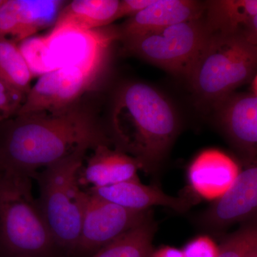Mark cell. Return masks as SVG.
<instances>
[{
    "label": "cell",
    "mask_w": 257,
    "mask_h": 257,
    "mask_svg": "<svg viewBox=\"0 0 257 257\" xmlns=\"http://www.w3.org/2000/svg\"><path fill=\"white\" fill-rule=\"evenodd\" d=\"M111 143L91 111L76 104L53 112L15 114L0 122V172L35 179L66 157Z\"/></svg>",
    "instance_id": "1"
},
{
    "label": "cell",
    "mask_w": 257,
    "mask_h": 257,
    "mask_svg": "<svg viewBox=\"0 0 257 257\" xmlns=\"http://www.w3.org/2000/svg\"><path fill=\"white\" fill-rule=\"evenodd\" d=\"M179 128L175 106L150 84L126 83L115 94L109 138L115 148L133 157L149 175L160 172Z\"/></svg>",
    "instance_id": "2"
},
{
    "label": "cell",
    "mask_w": 257,
    "mask_h": 257,
    "mask_svg": "<svg viewBox=\"0 0 257 257\" xmlns=\"http://www.w3.org/2000/svg\"><path fill=\"white\" fill-rule=\"evenodd\" d=\"M32 179L0 172V257H55L60 252L32 194Z\"/></svg>",
    "instance_id": "3"
},
{
    "label": "cell",
    "mask_w": 257,
    "mask_h": 257,
    "mask_svg": "<svg viewBox=\"0 0 257 257\" xmlns=\"http://www.w3.org/2000/svg\"><path fill=\"white\" fill-rule=\"evenodd\" d=\"M257 72V45L241 32L211 33L188 81L198 99L214 106Z\"/></svg>",
    "instance_id": "4"
},
{
    "label": "cell",
    "mask_w": 257,
    "mask_h": 257,
    "mask_svg": "<svg viewBox=\"0 0 257 257\" xmlns=\"http://www.w3.org/2000/svg\"><path fill=\"white\" fill-rule=\"evenodd\" d=\"M87 152H79L42 169L35 179L40 210L59 251L74 254L82 226L84 191L79 172Z\"/></svg>",
    "instance_id": "5"
},
{
    "label": "cell",
    "mask_w": 257,
    "mask_h": 257,
    "mask_svg": "<svg viewBox=\"0 0 257 257\" xmlns=\"http://www.w3.org/2000/svg\"><path fill=\"white\" fill-rule=\"evenodd\" d=\"M211 35L203 17L122 41L132 55L188 79Z\"/></svg>",
    "instance_id": "6"
},
{
    "label": "cell",
    "mask_w": 257,
    "mask_h": 257,
    "mask_svg": "<svg viewBox=\"0 0 257 257\" xmlns=\"http://www.w3.org/2000/svg\"><path fill=\"white\" fill-rule=\"evenodd\" d=\"M84 191L82 226L74 255L92 256L153 216L151 209L132 210L106 200L87 189Z\"/></svg>",
    "instance_id": "7"
},
{
    "label": "cell",
    "mask_w": 257,
    "mask_h": 257,
    "mask_svg": "<svg viewBox=\"0 0 257 257\" xmlns=\"http://www.w3.org/2000/svg\"><path fill=\"white\" fill-rule=\"evenodd\" d=\"M102 71L66 66L40 77L16 114L57 111L76 104L92 87Z\"/></svg>",
    "instance_id": "8"
},
{
    "label": "cell",
    "mask_w": 257,
    "mask_h": 257,
    "mask_svg": "<svg viewBox=\"0 0 257 257\" xmlns=\"http://www.w3.org/2000/svg\"><path fill=\"white\" fill-rule=\"evenodd\" d=\"M239 165L231 188L194 218L200 229L217 235L232 225L257 218V160Z\"/></svg>",
    "instance_id": "9"
},
{
    "label": "cell",
    "mask_w": 257,
    "mask_h": 257,
    "mask_svg": "<svg viewBox=\"0 0 257 257\" xmlns=\"http://www.w3.org/2000/svg\"><path fill=\"white\" fill-rule=\"evenodd\" d=\"M45 37L53 70L78 65L103 71L111 44L119 38V34L114 29L101 28L85 32H50Z\"/></svg>",
    "instance_id": "10"
},
{
    "label": "cell",
    "mask_w": 257,
    "mask_h": 257,
    "mask_svg": "<svg viewBox=\"0 0 257 257\" xmlns=\"http://www.w3.org/2000/svg\"><path fill=\"white\" fill-rule=\"evenodd\" d=\"M218 126L239 154V163L257 160V95L232 94L214 106Z\"/></svg>",
    "instance_id": "11"
},
{
    "label": "cell",
    "mask_w": 257,
    "mask_h": 257,
    "mask_svg": "<svg viewBox=\"0 0 257 257\" xmlns=\"http://www.w3.org/2000/svg\"><path fill=\"white\" fill-rule=\"evenodd\" d=\"M205 8L206 3L194 0H155L121 25L118 30L119 38L124 40L202 18Z\"/></svg>",
    "instance_id": "12"
},
{
    "label": "cell",
    "mask_w": 257,
    "mask_h": 257,
    "mask_svg": "<svg viewBox=\"0 0 257 257\" xmlns=\"http://www.w3.org/2000/svg\"><path fill=\"white\" fill-rule=\"evenodd\" d=\"M240 170L239 164L226 154L219 150H206L189 166V186L198 197L215 201L231 188Z\"/></svg>",
    "instance_id": "13"
},
{
    "label": "cell",
    "mask_w": 257,
    "mask_h": 257,
    "mask_svg": "<svg viewBox=\"0 0 257 257\" xmlns=\"http://www.w3.org/2000/svg\"><path fill=\"white\" fill-rule=\"evenodd\" d=\"M86 189L106 200L135 211L150 210L152 207L162 206L177 212L184 213L195 204L194 197L169 195L157 186L145 185L140 179L100 188Z\"/></svg>",
    "instance_id": "14"
},
{
    "label": "cell",
    "mask_w": 257,
    "mask_h": 257,
    "mask_svg": "<svg viewBox=\"0 0 257 257\" xmlns=\"http://www.w3.org/2000/svg\"><path fill=\"white\" fill-rule=\"evenodd\" d=\"M110 145H100L92 150L79 172L82 189L100 188L139 179L140 165L133 157Z\"/></svg>",
    "instance_id": "15"
},
{
    "label": "cell",
    "mask_w": 257,
    "mask_h": 257,
    "mask_svg": "<svg viewBox=\"0 0 257 257\" xmlns=\"http://www.w3.org/2000/svg\"><path fill=\"white\" fill-rule=\"evenodd\" d=\"M118 0H74L66 4L51 32L92 31L117 20Z\"/></svg>",
    "instance_id": "16"
},
{
    "label": "cell",
    "mask_w": 257,
    "mask_h": 257,
    "mask_svg": "<svg viewBox=\"0 0 257 257\" xmlns=\"http://www.w3.org/2000/svg\"><path fill=\"white\" fill-rule=\"evenodd\" d=\"M257 15V0L206 2L204 19L211 33L242 32Z\"/></svg>",
    "instance_id": "17"
},
{
    "label": "cell",
    "mask_w": 257,
    "mask_h": 257,
    "mask_svg": "<svg viewBox=\"0 0 257 257\" xmlns=\"http://www.w3.org/2000/svg\"><path fill=\"white\" fill-rule=\"evenodd\" d=\"M60 0H18V29L13 41L23 42L54 26L66 5Z\"/></svg>",
    "instance_id": "18"
},
{
    "label": "cell",
    "mask_w": 257,
    "mask_h": 257,
    "mask_svg": "<svg viewBox=\"0 0 257 257\" xmlns=\"http://www.w3.org/2000/svg\"><path fill=\"white\" fill-rule=\"evenodd\" d=\"M156 231L152 216L89 257H151Z\"/></svg>",
    "instance_id": "19"
},
{
    "label": "cell",
    "mask_w": 257,
    "mask_h": 257,
    "mask_svg": "<svg viewBox=\"0 0 257 257\" xmlns=\"http://www.w3.org/2000/svg\"><path fill=\"white\" fill-rule=\"evenodd\" d=\"M33 77L20 46L10 39H0V81L28 95Z\"/></svg>",
    "instance_id": "20"
},
{
    "label": "cell",
    "mask_w": 257,
    "mask_h": 257,
    "mask_svg": "<svg viewBox=\"0 0 257 257\" xmlns=\"http://www.w3.org/2000/svg\"><path fill=\"white\" fill-rule=\"evenodd\" d=\"M257 253V218L241 224L225 236L219 245L217 257H252Z\"/></svg>",
    "instance_id": "21"
},
{
    "label": "cell",
    "mask_w": 257,
    "mask_h": 257,
    "mask_svg": "<svg viewBox=\"0 0 257 257\" xmlns=\"http://www.w3.org/2000/svg\"><path fill=\"white\" fill-rule=\"evenodd\" d=\"M20 50L28 62L34 77L53 71L47 53L45 36L31 37L22 42Z\"/></svg>",
    "instance_id": "22"
},
{
    "label": "cell",
    "mask_w": 257,
    "mask_h": 257,
    "mask_svg": "<svg viewBox=\"0 0 257 257\" xmlns=\"http://www.w3.org/2000/svg\"><path fill=\"white\" fill-rule=\"evenodd\" d=\"M27 95L0 81V116H15L23 105Z\"/></svg>",
    "instance_id": "23"
},
{
    "label": "cell",
    "mask_w": 257,
    "mask_h": 257,
    "mask_svg": "<svg viewBox=\"0 0 257 257\" xmlns=\"http://www.w3.org/2000/svg\"><path fill=\"white\" fill-rule=\"evenodd\" d=\"M184 257H217L219 245L208 236H199L189 241L182 249Z\"/></svg>",
    "instance_id": "24"
},
{
    "label": "cell",
    "mask_w": 257,
    "mask_h": 257,
    "mask_svg": "<svg viewBox=\"0 0 257 257\" xmlns=\"http://www.w3.org/2000/svg\"><path fill=\"white\" fill-rule=\"evenodd\" d=\"M155 0H123L120 1L116 19L135 16L146 9Z\"/></svg>",
    "instance_id": "25"
},
{
    "label": "cell",
    "mask_w": 257,
    "mask_h": 257,
    "mask_svg": "<svg viewBox=\"0 0 257 257\" xmlns=\"http://www.w3.org/2000/svg\"><path fill=\"white\" fill-rule=\"evenodd\" d=\"M151 257H184V254L179 248L165 246L154 249Z\"/></svg>",
    "instance_id": "26"
},
{
    "label": "cell",
    "mask_w": 257,
    "mask_h": 257,
    "mask_svg": "<svg viewBox=\"0 0 257 257\" xmlns=\"http://www.w3.org/2000/svg\"><path fill=\"white\" fill-rule=\"evenodd\" d=\"M248 40L257 45V15L241 32Z\"/></svg>",
    "instance_id": "27"
},
{
    "label": "cell",
    "mask_w": 257,
    "mask_h": 257,
    "mask_svg": "<svg viewBox=\"0 0 257 257\" xmlns=\"http://www.w3.org/2000/svg\"><path fill=\"white\" fill-rule=\"evenodd\" d=\"M252 89L253 94L257 95V74L255 75L254 78L253 79Z\"/></svg>",
    "instance_id": "28"
},
{
    "label": "cell",
    "mask_w": 257,
    "mask_h": 257,
    "mask_svg": "<svg viewBox=\"0 0 257 257\" xmlns=\"http://www.w3.org/2000/svg\"><path fill=\"white\" fill-rule=\"evenodd\" d=\"M5 0H0V6L4 3Z\"/></svg>",
    "instance_id": "29"
},
{
    "label": "cell",
    "mask_w": 257,
    "mask_h": 257,
    "mask_svg": "<svg viewBox=\"0 0 257 257\" xmlns=\"http://www.w3.org/2000/svg\"><path fill=\"white\" fill-rule=\"evenodd\" d=\"M6 119V118L5 117H2V116H0V122H1L2 121H3V119Z\"/></svg>",
    "instance_id": "30"
},
{
    "label": "cell",
    "mask_w": 257,
    "mask_h": 257,
    "mask_svg": "<svg viewBox=\"0 0 257 257\" xmlns=\"http://www.w3.org/2000/svg\"><path fill=\"white\" fill-rule=\"evenodd\" d=\"M252 257H257V253H256V254H255L254 256H253Z\"/></svg>",
    "instance_id": "31"
}]
</instances>
